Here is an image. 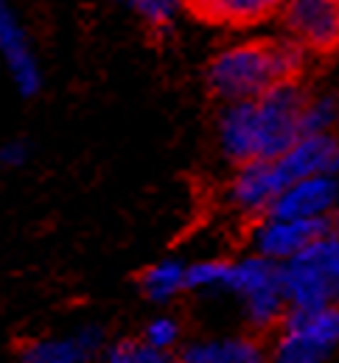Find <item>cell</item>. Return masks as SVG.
I'll list each match as a JSON object with an SVG mask.
<instances>
[{
	"label": "cell",
	"mask_w": 339,
	"mask_h": 363,
	"mask_svg": "<svg viewBox=\"0 0 339 363\" xmlns=\"http://www.w3.org/2000/svg\"><path fill=\"white\" fill-rule=\"evenodd\" d=\"M339 347V305L286 311L269 363H323Z\"/></svg>",
	"instance_id": "7a4b0ae2"
},
{
	"label": "cell",
	"mask_w": 339,
	"mask_h": 363,
	"mask_svg": "<svg viewBox=\"0 0 339 363\" xmlns=\"http://www.w3.org/2000/svg\"><path fill=\"white\" fill-rule=\"evenodd\" d=\"M331 229V216L325 218H311V221H281V218H267V224L258 229L255 246L258 255L269 260H291L300 252H306L311 243L325 238Z\"/></svg>",
	"instance_id": "5b68a950"
},
{
	"label": "cell",
	"mask_w": 339,
	"mask_h": 363,
	"mask_svg": "<svg viewBox=\"0 0 339 363\" xmlns=\"http://www.w3.org/2000/svg\"><path fill=\"white\" fill-rule=\"evenodd\" d=\"M132 3H135V0H132Z\"/></svg>",
	"instance_id": "44dd1931"
},
{
	"label": "cell",
	"mask_w": 339,
	"mask_h": 363,
	"mask_svg": "<svg viewBox=\"0 0 339 363\" xmlns=\"http://www.w3.org/2000/svg\"><path fill=\"white\" fill-rule=\"evenodd\" d=\"M107 363H171V355L149 347L146 341H121L109 350Z\"/></svg>",
	"instance_id": "2e32d148"
},
{
	"label": "cell",
	"mask_w": 339,
	"mask_h": 363,
	"mask_svg": "<svg viewBox=\"0 0 339 363\" xmlns=\"http://www.w3.org/2000/svg\"><path fill=\"white\" fill-rule=\"evenodd\" d=\"M334 160H337V135H306L284 157H278L275 165L281 171L284 184L289 187L294 182L323 177V174L334 177Z\"/></svg>",
	"instance_id": "8992f818"
},
{
	"label": "cell",
	"mask_w": 339,
	"mask_h": 363,
	"mask_svg": "<svg viewBox=\"0 0 339 363\" xmlns=\"http://www.w3.org/2000/svg\"><path fill=\"white\" fill-rule=\"evenodd\" d=\"M339 121L337 95H311L303 112V132L306 135H334L331 129Z\"/></svg>",
	"instance_id": "5bb4252c"
},
{
	"label": "cell",
	"mask_w": 339,
	"mask_h": 363,
	"mask_svg": "<svg viewBox=\"0 0 339 363\" xmlns=\"http://www.w3.org/2000/svg\"><path fill=\"white\" fill-rule=\"evenodd\" d=\"M185 274H188V266H183L177 260H163V263L146 269L141 277V288L149 299L166 302L177 291H185Z\"/></svg>",
	"instance_id": "4fadbf2b"
},
{
	"label": "cell",
	"mask_w": 339,
	"mask_h": 363,
	"mask_svg": "<svg viewBox=\"0 0 339 363\" xmlns=\"http://www.w3.org/2000/svg\"><path fill=\"white\" fill-rule=\"evenodd\" d=\"M0 53L17 82V87L23 95H34L40 90V70H37V62L28 50V43L14 20V14L9 11V6L0 0Z\"/></svg>",
	"instance_id": "8fae6325"
},
{
	"label": "cell",
	"mask_w": 339,
	"mask_h": 363,
	"mask_svg": "<svg viewBox=\"0 0 339 363\" xmlns=\"http://www.w3.org/2000/svg\"><path fill=\"white\" fill-rule=\"evenodd\" d=\"M138 11L144 14V20L149 23V28L166 31L177 14V9L183 6V0H135Z\"/></svg>",
	"instance_id": "e0dca14e"
},
{
	"label": "cell",
	"mask_w": 339,
	"mask_h": 363,
	"mask_svg": "<svg viewBox=\"0 0 339 363\" xmlns=\"http://www.w3.org/2000/svg\"><path fill=\"white\" fill-rule=\"evenodd\" d=\"M177 338H180V327L171 318H154L144 333L146 344L154 347V350H163V352H168L177 344Z\"/></svg>",
	"instance_id": "ac0fdd59"
},
{
	"label": "cell",
	"mask_w": 339,
	"mask_h": 363,
	"mask_svg": "<svg viewBox=\"0 0 339 363\" xmlns=\"http://www.w3.org/2000/svg\"><path fill=\"white\" fill-rule=\"evenodd\" d=\"M306 48L294 40H252L222 50L208 67V84L230 104L255 101L269 90L300 82Z\"/></svg>",
	"instance_id": "6da1fadb"
},
{
	"label": "cell",
	"mask_w": 339,
	"mask_h": 363,
	"mask_svg": "<svg viewBox=\"0 0 339 363\" xmlns=\"http://www.w3.org/2000/svg\"><path fill=\"white\" fill-rule=\"evenodd\" d=\"M286 190L275 160H252L244 162L233 182V201L249 216H267L275 199Z\"/></svg>",
	"instance_id": "52a82bcc"
},
{
	"label": "cell",
	"mask_w": 339,
	"mask_h": 363,
	"mask_svg": "<svg viewBox=\"0 0 339 363\" xmlns=\"http://www.w3.org/2000/svg\"><path fill=\"white\" fill-rule=\"evenodd\" d=\"M272 355L258 338H219L196 341L183 350L180 363H269Z\"/></svg>",
	"instance_id": "7c38bea8"
},
{
	"label": "cell",
	"mask_w": 339,
	"mask_h": 363,
	"mask_svg": "<svg viewBox=\"0 0 339 363\" xmlns=\"http://www.w3.org/2000/svg\"><path fill=\"white\" fill-rule=\"evenodd\" d=\"M222 148L233 162H252L261 160V135H258V112L255 101L230 104V109L222 118Z\"/></svg>",
	"instance_id": "9c48e42d"
},
{
	"label": "cell",
	"mask_w": 339,
	"mask_h": 363,
	"mask_svg": "<svg viewBox=\"0 0 339 363\" xmlns=\"http://www.w3.org/2000/svg\"><path fill=\"white\" fill-rule=\"evenodd\" d=\"M233 263L227 260H205L188 266L185 274V291H205V288H225Z\"/></svg>",
	"instance_id": "9a60e30c"
},
{
	"label": "cell",
	"mask_w": 339,
	"mask_h": 363,
	"mask_svg": "<svg viewBox=\"0 0 339 363\" xmlns=\"http://www.w3.org/2000/svg\"><path fill=\"white\" fill-rule=\"evenodd\" d=\"M339 184L331 174L311 177V179L289 184L275 204L269 207L267 218H281V221H311V218H325L337 210Z\"/></svg>",
	"instance_id": "277c9868"
},
{
	"label": "cell",
	"mask_w": 339,
	"mask_h": 363,
	"mask_svg": "<svg viewBox=\"0 0 339 363\" xmlns=\"http://www.w3.org/2000/svg\"><path fill=\"white\" fill-rule=\"evenodd\" d=\"M339 174V137H337V160H334V177Z\"/></svg>",
	"instance_id": "ffe728a7"
},
{
	"label": "cell",
	"mask_w": 339,
	"mask_h": 363,
	"mask_svg": "<svg viewBox=\"0 0 339 363\" xmlns=\"http://www.w3.org/2000/svg\"><path fill=\"white\" fill-rule=\"evenodd\" d=\"M183 6L202 23L247 28L281 14L284 0H183Z\"/></svg>",
	"instance_id": "ba28073f"
},
{
	"label": "cell",
	"mask_w": 339,
	"mask_h": 363,
	"mask_svg": "<svg viewBox=\"0 0 339 363\" xmlns=\"http://www.w3.org/2000/svg\"><path fill=\"white\" fill-rule=\"evenodd\" d=\"M0 160H3L6 165H20V162L26 160V145H23V143H11V145H6V148L0 151Z\"/></svg>",
	"instance_id": "d6986e66"
},
{
	"label": "cell",
	"mask_w": 339,
	"mask_h": 363,
	"mask_svg": "<svg viewBox=\"0 0 339 363\" xmlns=\"http://www.w3.org/2000/svg\"><path fill=\"white\" fill-rule=\"evenodd\" d=\"M101 347V330L85 327L68 338L28 341L20 352L17 363H87Z\"/></svg>",
	"instance_id": "30bf717a"
},
{
	"label": "cell",
	"mask_w": 339,
	"mask_h": 363,
	"mask_svg": "<svg viewBox=\"0 0 339 363\" xmlns=\"http://www.w3.org/2000/svg\"><path fill=\"white\" fill-rule=\"evenodd\" d=\"M281 20L289 40L306 50H339V0H284Z\"/></svg>",
	"instance_id": "3957f363"
}]
</instances>
